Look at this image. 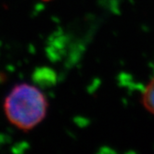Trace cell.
<instances>
[{"label":"cell","instance_id":"6da1fadb","mask_svg":"<svg viewBox=\"0 0 154 154\" xmlns=\"http://www.w3.org/2000/svg\"><path fill=\"white\" fill-rule=\"evenodd\" d=\"M5 109L10 122L23 129H30L39 124L47 112V100L35 87L20 85L8 95Z\"/></svg>","mask_w":154,"mask_h":154},{"label":"cell","instance_id":"7a4b0ae2","mask_svg":"<svg viewBox=\"0 0 154 154\" xmlns=\"http://www.w3.org/2000/svg\"><path fill=\"white\" fill-rule=\"evenodd\" d=\"M142 104L149 112L154 115V78L149 82L143 91Z\"/></svg>","mask_w":154,"mask_h":154}]
</instances>
